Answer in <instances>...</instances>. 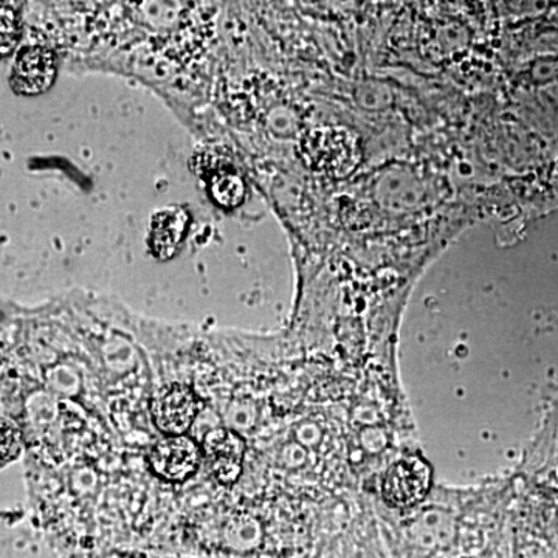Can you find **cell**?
I'll list each match as a JSON object with an SVG mask.
<instances>
[{
  "instance_id": "5",
  "label": "cell",
  "mask_w": 558,
  "mask_h": 558,
  "mask_svg": "<svg viewBox=\"0 0 558 558\" xmlns=\"http://www.w3.org/2000/svg\"><path fill=\"white\" fill-rule=\"evenodd\" d=\"M199 409L193 389L183 384L161 388L150 407L157 427L170 436H182L193 425Z\"/></svg>"
},
{
  "instance_id": "7",
  "label": "cell",
  "mask_w": 558,
  "mask_h": 558,
  "mask_svg": "<svg viewBox=\"0 0 558 558\" xmlns=\"http://www.w3.org/2000/svg\"><path fill=\"white\" fill-rule=\"evenodd\" d=\"M199 446L189 436H170L160 440L149 453L150 469L160 478L183 483L199 470Z\"/></svg>"
},
{
  "instance_id": "2",
  "label": "cell",
  "mask_w": 558,
  "mask_h": 558,
  "mask_svg": "<svg viewBox=\"0 0 558 558\" xmlns=\"http://www.w3.org/2000/svg\"><path fill=\"white\" fill-rule=\"evenodd\" d=\"M435 486L432 462L416 446L392 459L365 495L384 508L405 512L427 501Z\"/></svg>"
},
{
  "instance_id": "11",
  "label": "cell",
  "mask_w": 558,
  "mask_h": 558,
  "mask_svg": "<svg viewBox=\"0 0 558 558\" xmlns=\"http://www.w3.org/2000/svg\"><path fill=\"white\" fill-rule=\"evenodd\" d=\"M209 197L219 207L238 208L245 199L244 179L233 170H220L215 172L208 182Z\"/></svg>"
},
{
  "instance_id": "8",
  "label": "cell",
  "mask_w": 558,
  "mask_h": 558,
  "mask_svg": "<svg viewBox=\"0 0 558 558\" xmlns=\"http://www.w3.org/2000/svg\"><path fill=\"white\" fill-rule=\"evenodd\" d=\"M204 450L215 478L226 486L236 483L244 465V439L231 429H213L205 436Z\"/></svg>"
},
{
  "instance_id": "6",
  "label": "cell",
  "mask_w": 558,
  "mask_h": 558,
  "mask_svg": "<svg viewBox=\"0 0 558 558\" xmlns=\"http://www.w3.org/2000/svg\"><path fill=\"white\" fill-rule=\"evenodd\" d=\"M57 57L44 46L25 47L11 70V89L25 97L44 94L57 78Z\"/></svg>"
},
{
  "instance_id": "12",
  "label": "cell",
  "mask_w": 558,
  "mask_h": 558,
  "mask_svg": "<svg viewBox=\"0 0 558 558\" xmlns=\"http://www.w3.org/2000/svg\"><path fill=\"white\" fill-rule=\"evenodd\" d=\"M20 36V14L11 9L10 5L3 3L2 13H0V53H2V57H7V54L14 50Z\"/></svg>"
},
{
  "instance_id": "9",
  "label": "cell",
  "mask_w": 558,
  "mask_h": 558,
  "mask_svg": "<svg viewBox=\"0 0 558 558\" xmlns=\"http://www.w3.org/2000/svg\"><path fill=\"white\" fill-rule=\"evenodd\" d=\"M190 215L185 208L171 207L157 211L150 219L149 247L161 260L171 259L189 231Z\"/></svg>"
},
{
  "instance_id": "3",
  "label": "cell",
  "mask_w": 558,
  "mask_h": 558,
  "mask_svg": "<svg viewBox=\"0 0 558 558\" xmlns=\"http://www.w3.org/2000/svg\"><path fill=\"white\" fill-rule=\"evenodd\" d=\"M510 548L512 558H558L556 512L519 481L510 512Z\"/></svg>"
},
{
  "instance_id": "4",
  "label": "cell",
  "mask_w": 558,
  "mask_h": 558,
  "mask_svg": "<svg viewBox=\"0 0 558 558\" xmlns=\"http://www.w3.org/2000/svg\"><path fill=\"white\" fill-rule=\"evenodd\" d=\"M513 473L521 486L537 495L558 517V395L550 399L537 435Z\"/></svg>"
},
{
  "instance_id": "1",
  "label": "cell",
  "mask_w": 558,
  "mask_h": 558,
  "mask_svg": "<svg viewBox=\"0 0 558 558\" xmlns=\"http://www.w3.org/2000/svg\"><path fill=\"white\" fill-rule=\"evenodd\" d=\"M513 473L469 486L436 483L427 501L395 512L371 499L391 558H512Z\"/></svg>"
},
{
  "instance_id": "10",
  "label": "cell",
  "mask_w": 558,
  "mask_h": 558,
  "mask_svg": "<svg viewBox=\"0 0 558 558\" xmlns=\"http://www.w3.org/2000/svg\"><path fill=\"white\" fill-rule=\"evenodd\" d=\"M306 146L312 163L322 170L340 171L348 165V142L340 132H315Z\"/></svg>"
}]
</instances>
